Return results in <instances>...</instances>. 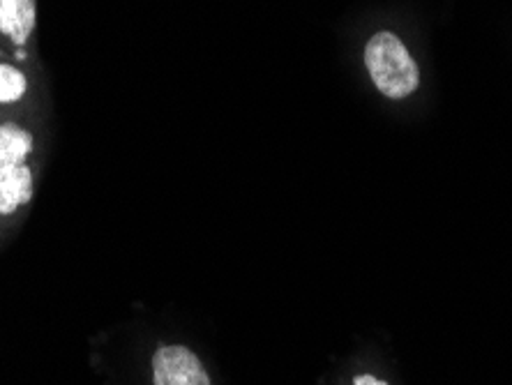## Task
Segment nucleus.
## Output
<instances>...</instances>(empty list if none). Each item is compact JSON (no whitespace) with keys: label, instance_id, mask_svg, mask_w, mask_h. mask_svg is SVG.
I'll use <instances>...</instances> for the list:
<instances>
[{"label":"nucleus","instance_id":"f257e3e1","mask_svg":"<svg viewBox=\"0 0 512 385\" xmlns=\"http://www.w3.org/2000/svg\"><path fill=\"white\" fill-rule=\"evenodd\" d=\"M365 65L372 81L390 100H404L420 83V72L409 49L395 33L381 30L365 47Z\"/></svg>","mask_w":512,"mask_h":385},{"label":"nucleus","instance_id":"f03ea898","mask_svg":"<svg viewBox=\"0 0 512 385\" xmlns=\"http://www.w3.org/2000/svg\"><path fill=\"white\" fill-rule=\"evenodd\" d=\"M155 385H210L201 360L185 346H162L153 358Z\"/></svg>","mask_w":512,"mask_h":385},{"label":"nucleus","instance_id":"7ed1b4c3","mask_svg":"<svg viewBox=\"0 0 512 385\" xmlns=\"http://www.w3.org/2000/svg\"><path fill=\"white\" fill-rule=\"evenodd\" d=\"M37 24L35 0H0V33L12 40L14 47H24Z\"/></svg>","mask_w":512,"mask_h":385},{"label":"nucleus","instance_id":"20e7f679","mask_svg":"<svg viewBox=\"0 0 512 385\" xmlns=\"http://www.w3.org/2000/svg\"><path fill=\"white\" fill-rule=\"evenodd\" d=\"M33 199V173L26 164L0 169V215L17 213Z\"/></svg>","mask_w":512,"mask_h":385},{"label":"nucleus","instance_id":"39448f33","mask_svg":"<svg viewBox=\"0 0 512 385\" xmlns=\"http://www.w3.org/2000/svg\"><path fill=\"white\" fill-rule=\"evenodd\" d=\"M30 150H33V137L28 130L17 123L0 125V169L26 164Z\"/></svg>","mask_w":512,"mask_h":385},{"label":"nucleus","instance_id":"423d86ee","mask_svg":"<svg viewBox=\"0 0 512 385\" xmlns=\"http://www.w3.org/2000/svg\"><path fill=\"white\" fill-rule=\"evenodd\" d=\"M26 74L17 67L0 63V104H12L26 95Z\"/></svg>","mask_w":512,"mask_h":385},{"label":"nucleus","instance_id":"0eeeda50","mask_svg":"<svg viewBox=\"0 0 512 385\" xmlns=\"http://www.w3.org/2000/svg\"><path fill=\"white\" fill-rule=\"evenodd\" d=\"M353 385H388L386 381H381V379H374V376H358L356 381H353Z\"/></svg>","mask_w":512,"mask_h":385},{"label":"nucleus","instance_id":"6e6552de","mask_svg":"<svg viewBox=\"0 0 512 385\" xmlns=\"http://www.w3.org/2000/svg\"><path fill=\"white\" fill-rule=\"evenodd\" d=\"M17 58H19V60H24V58H26V51H24V49H19V51H17Z\"/></svg>","mask_w":512,"mask_h":385},{"label":"nucleus","instance_id":"1a4fd4ad","mask_svg":"<svg viewBox=\"0 0 512 385\" xmlns=\"http://www.w3.org/2000/svg\"><path fill=\"white\" fill-rule=\"evenodd\" d=\"M0 56H3V54H0Z\"/></svg>","mask_w":512,"mask_h":385}]
</instances>
